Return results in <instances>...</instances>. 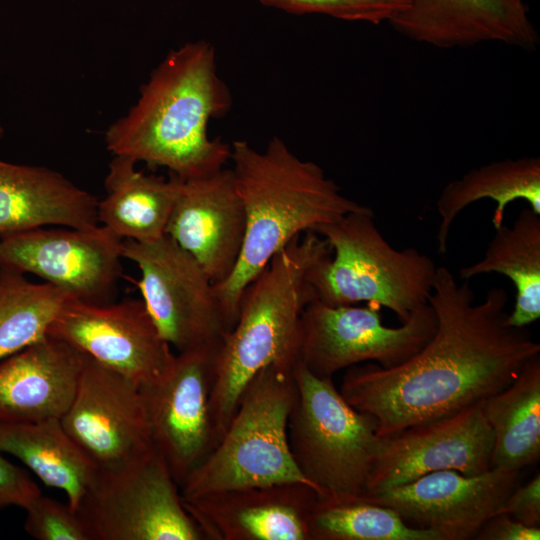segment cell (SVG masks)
<instances>
[{"label": "cell", "mask_w": 540, "mask_h": 540, "mask_svg": "<svg viewBox=\"0 0 540 540\" xmlns=\"http://www.w3.org/2000/svg\"><path fill=\"white\" fill-rule=\"evenodd\" d=\"M230 161L246 228L235 268L214 285L228 330L237 320L244 289L278 251L297 236L366 208L344 196L319 165L299 158L279 136L263 150L234 141Z\"/></svg>", "instance_id": "3"}, {"label": "cell", "mask_w": 540, "mask_h": 540, "mask_svg": "<svg viewBox=\"0 0 540 540\" xmlns=\"http://www.w3.org/2000/svg\"><path fill=\"white\" fill-rule=\"evenodd\" d=\"M296 399L288 421L293 459L319 497L366 494L383 437L377 420L351 406L331 377L294 367Z\"/></svg>", "instance_id": "7"}, {"label": "cell", "mask_w": 540, "mask_h": 540, "mask_svg": "<svg viewBox=\"0 0 540 540\" xmlns=\"http://www.w3.org/2000/svg\"><path fill=\"white\" fill-rule=\"evenodd\" d=\"M221 341L177 352L163 378L139 387L152 446L180 487L219 442L211 394Z\"/></svg>", "instance_id": "11"}, {"label": "cell", "mask_w": 540, "mask_h": 540, "mask_svg": "<svg viewBox=\"0 0 540 540\" xmlns=\"http://www.w3.org/2000/svg\"><path fill=\"white\" fill-rule=\"evenodd\" d=\"M488 273L504 275L515 286L509 325L526 327L540 318V214L523 209L511 226L495 229L482 259L459 271L463 280Z\"/></svg>", "instance_id": "26"}, {"label": "cell", "mask_w": 540, "mask_h": 540, "mask_svg": "<svg viewBox=\"0 0 540 540\" xmlns=\"http://www.w3.org/2000/svg\"><path fill=\"white\" fill-rule=\"evenodd\" d=\"M296 393L294 368L271 365L258 372L218 444L181 485V497L286 482L312 487L289 446L288 421Z\"/></svg>", "instance_id": "6"}, {"label": "cell", "mask_w": 540, "mask_h": 540, "mask_svg": "<svg viewBox=\"0 0 540 540\" xmlns=\"http://www.w3.org/2000/svg\"><path fill=\"white\" fill-rule=\"evenodd\" d=\"M380 308L311 301L301 316L299 362L316 376L331 378L366 361L391 368L416 354L436 331L437 318L429 303L399 327L384 326Z\"/></svg>", "instance_id": "9"}, {"label": "cell", "mask_w": 540, "mask_h": 540, "mask_svg": "<svg viewBox=\"0 0 540 540\" xmlns=\"http://www.w3.org/2000/svg\"><path fill=\"white\" fill-rule=\"evenodd\" d=\"M390 23L415 41L442 48L499 42L531 49L538 38L524 0H408Z\"/></svg>", "instance_id": "19"}, {"label": "cell", "mask_w": 540, "mask_h": 540, "mask_svg": "<svg viewBox=\"0 0 540 540\" xmlns=\"http://www.w3.org/2000/svg\"><path fill=\"white\" fill-rule=\"evenodd\" d=\"M519 478V471L495 467L472 476L440 470L361 496L393 509L411 527L435 532L439 540H468L500 513Z\"/></svg>", "instance_id": "15"}, {"label": "cell", "mask_w": 540, "mask_h": 540, "mask_svg": "<svg viewBox=\"0 0 540 540\" xmlns=\"http://www.w3.org/2000/svg\"><path fill=\"white\" fill-rule=\"evenodd\" d=\"M60 420L99 469L129 464L153 449L139 386L90 357Z\"/></svg>", "instance_id": "16"}, {"label": "cell", "mask_w": 540, "mask_h": 540, "mask_svg": "<svg viewBox=\"0 0 540 540\" xmlns=\"http://www.w3.org/2000/svg\"><path fill=\"white\" fill-rule=\"evenodd\" d=\"M482 199L496 202L492 216L494 229L503 224L505 210L515 200L526 201L529 208L540 214L539 157L493 162L449 182L436 201L440 218L437 231L438 253H446L451 226L460 212Z\"/></svg>", "instance_id": "24"}, {"label": "cell", "mask_w": 540, "mask_h": 540, "mask_svg": "<svg viewBox=\"0 0 540 540\" xmlns=\"http://www.w3.org/2000/svg\"><path fill=\"white\" fill-rule=\"evenodd\" d=\"M88 359L71 344L47 336L0 361V425L61 419Z\"/></svg>", "instance_id": "20"}, {"label": "cell", "mask_w": 540, "mask_h": 540, "mask_svg": "<svg viewBox=\"0 0 540 540\" xmlns=\"http://www.w3.org/2000/svg\"><path fill=\"white\" fill-rule=\"evenodd\" d=\"M310 540H439L406 524L393 509L355 497L317 496L308 520Z\"/></svg>", "instance_id": "28"}, {"label": "cell", "mask_w": 540, "mask_h": 540, "mask_svg": "<svg viewBox=\"0 0 540 540\" xmlns=\"http://www.w3.org/2000/svg\"><path fill=\"white\" fill-rule=\"evenodd\" d=\"M3 134H4V130L0 124V139L2 138Z\"/></svg>", "instance_id": "34"}, {"label": "cell", "mask_w": 540, "mask_h": 540, "mask_svg": "<svg viewBox=\"0 0 540 540\" xmlns=\"http://www.w3.org/2000/svg\"><path fill=\"white\" fill-rule=\"evenodd\" d=\"M218 74L214 46L188 42L166 57L141 86L137 102L105 131L106 148L181 179L205 177L224 168L231 145L208 136L210 119L231 107Z\"/></svg>", "instance_id": "2"}, {"label": "cell", "mask_w": 540, "mask_h": 540, "mask_svg": "<svg viewBox=\"0 0 540 540\" xmlns=\"http://www.w3.org/2000/svg\"><path fill=\"white\" fill-rule=\"evenodd\" d=\"M121 253L138 266L142 300L171 347L181 352L223 339L229 330L214 285L173 239H122Z\"/></svg>", "instance_id": "10"}, {"label": "cell", "mask_w": 540, "mask_h": 540, "mask_svg": "<svg viewBox=\"0 0 540 540\" xmlns=\"http://www.w3.org/2000/svg\"><path fill=\"white\" fill-rule=\"evenodd\" d=\"M474 539L479 540H539L540 527L524 525L512 516L501 513L490 518Z\"/></svg>", "instance_id": "33"}, {"label": "cell", "mask_w": 540, "mask_h": 540, "mask_svg": "<svg viewBox=\"0 0 540 540\" xmlns=\"http://www.w3.org/2000/svg\"><path fill=\"white\" fill-rule=\"evenodd\" d=\"M0 451L20 460L47 486L63 491L74 511L99 469L58 418L0 425Z\"/></svg>", "instance_id": "23"}, {"label": "cell", "mask_w": 540, "mask_h": 540, "mask_svg": "<svg viewBox=\"0 0 540 540\" xmlns=\"http://www.w3.org/2000/svg\"><path fill=\"white\" fill-rule=\"evenodd\" d=\"M483 402L382 436L366 494L403 485L434 471L455 470L472 476L490 470L493 433Z\"/></svg>", "instance_id": "14"}, {"label": "cell", "mask_w": 540, "mask_h": 540, "mask_svg": "<svg viewBox=\"0 0 540 540\" xmlns=\"http://www.w3.org/2000/svg\"><path fill=\"white\" fill-rule=\"evenodd\" d=\"M73 298L0 266V361L41 341Z\"/></svg>", "instance_id": "27"}, {"label": "cell", "mask_w": 540, "mask_h": 540, "mask_svg": "<svg viewBox=\"0 0 540 540\" xmlns=\"http://www.w3.org/2000/svg\"><path fill=\"white\" fill-rule=\"evenodd\" d=\"M39 494L41 490L33 479L0 451V510L10 506L24 509Z\"/></svg>", "instance_id": "31"}, {"label": "cell", "mask_w": 540, "mask_h": 540, "mask_svg": "<svg viewBox=\"0 0 540 540\" xmlns=\"http://www.w3.org/2000/svg\"><path fill=\"white\" fill-rule=\"evenodd\" d=\"M48 336L63 340L137 386L163 378L175 355L143 300L91 304L70 300Z\"/></svg>", "instance_id": "13"}, {"label": "cell", "mask_w": 540, "mask_h": 540, "mask_svg": "<svg viewBox=\"0 0 540 540\" xmlns=\"http://www.w3.org/2000/svg\"><path fill=\"white\" fill-rule=\"evenodd\" d=\"M330 253L322 236L306 232L278 251L244 289L216 360L211 414L219 441L254 376L265 367L294 368L299 361L301 316L313 301L307 274Z\"/></svg>", "instance_id": "4"}, {"label": "cell", "mask_w": 540, "mask_h": 540, "mask_svg": "<svg viewBox=\"0 0 540 540\" xmlns=\"http://www.w3.org/2000/svg\"><path fill=\"white\" fill-rule=\"evenodd\" d=\"M531 527H540V474L524 485H517L503 504L500 513Z\"/></svg>", "instance_id": "32"}, {"label": "cell", "mask_w": 540, "mask_h": 540, "mask_svg": "<svg viewBox=\"0 0 540 540\" xmlns=\"http://www.w3.org/2000/svg\"><path fill=\"white\" fill-rule=\"evenodd\" d=\"M76 512L89 540H206L154 448L129 464L98 469Z\"/></svg>", "instance_id": "8"}, {"label": "cell", "mask_w": 540, "mask_h": 540, "mask_svg": "<svg viewBox=\"0 0 540 540\" xmlns=\"http://www.w3.org/2000/svg\"><path fill=\"white\" fill-rule=\"evenodd\" d=\"M98 200L44 166L0 160V235L47 225H98Z\"/></svg>", "instance_id": "21"}, {"label": "cell", "mask_w": 540, "mask_h": 540, "mask_svg": "<svg viewBox=\"0 0 540 540\" xmlns=\"http://www.w3.org/2000/svg\"><path fill=\"white\" fill-rule=\"evenodd\" d=\"M317 492L300 482L250 486L183 498L206 540H310Z\"/></svg>", "instance_id": "18"}, {"label": "cell", "mask_w": 540, "mask_h": 540, "mask_svg": "<svg viewBox=\"0 0 540 540\" xmlns=\"http://www.w3.org/2000/svg\"><path fill=\"white\" fill-rule=\"evenodd\" d=\"M436 318L430 340L405 362L347 368L340 387L355 409L378 423V435L453 414L509 385L540 354L526 327L508 324L507 292L491 288L482 302L467 281L437 267L428 298Z\"/></svg>", "instance_id": "1"}, {"label": "cell", "mask_w": 540, "mask_h": 540, "mask_svg": "<svg viewBox=\"0 0 540 540\" xmlns=\"http://www.w3.org/2000/svg\"><path fill=\"white\" fill-rule=\"evenodd\" d=\"M483 410L493 433L492 467L519 471L540 457V354L515 379L484 399Z\"/></svg>", "instance_id": "25"}, {"label": "cell", "mask_w": 540, "mask_h": 540, "mask_svg": "<svg viewBox=\"0 0 540 540\" xmlns=\"http://www.w3.org/2000/svg\"><path fill=\"white\" fill-rule=\"evenodd\" d=\"M331 253L317 261L307 282L330 306L367 302L393 311L401 323L428 304L437 266L415 248L397 250L383 237L373 211L350 212L317 232Z\"/></svg>", "instance_id": "5"}, {"label": "cell", "mask_w": 540, "mask_h": 540, "mask_svg": "<svg viewBox=\"0 0 540 540\" xmlns=\"http://www.w3.org/2000/svg\"><path fill=\"white\" fill-rule=\"evenodd\" d=\"M293 14H321L374 25L390 22L408 7V0H257Z\"/></svg>", "instance_id": "29"}, {"label": "cell", "mask_w": 540, "mask_h": 540, "mask_svg": "<svg viewBox=\"0 0 540 540\" xmlns=\"http://www.w3.org/2000/svg\"><path fill=\"white\" fill-rule=\"evenodd\" d=\"M136 161L114 155L105 177L104 198L98 201V223L121 239L155 241L165 235L176 200L179 178L146 174Z\"/></svg>", "instance_id": "22"}, {"label": "cell", "mask_w": 540, "mask_h": 540, "mask_svg": "<svg viewBox=\"0 0 540 540\" xmlns=\"http://www.w3.org/2000/svg\"><path fill=\"white\" fill-rule=\"evenodd\" d=\"M24 510V530L37 540H89L84 523L68 503L41 493Z\"/></svg>", "instance_id": "30"}, {"label": "cell", "mask_w": 540, "mask_h": 540, "mask_svg": "<svg viewBox=\"0 0 540 540\" xmlns=\"http://www.w3.org/2000/svg\"><path fill=\"white\" fill-rule=\"evenodd\" d=\"M245 228V210L232 169L179 178L165 235L198 262L213 285L223 282L235 268Z\"/></svg>", "instance_id": "17"}, {"label": "cell", "mask_w": 540, "mask_h": 540, "mask_svg": "<svg viewBox=\"0 0 540 540\" xmlns=\"http://www.w3.org/2000/svg\"><path fill=\"white\" fill-rule=\"evenodd\" d=\"M122 239L98 224L33 228L0 235V266L31 273L74 300L114 301L122 273Z\"/></svg>", "instance_id": "12"}]
</instances>
